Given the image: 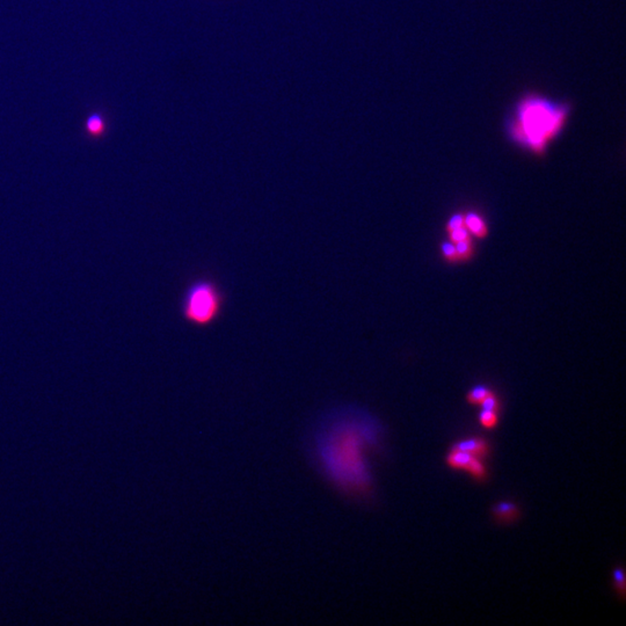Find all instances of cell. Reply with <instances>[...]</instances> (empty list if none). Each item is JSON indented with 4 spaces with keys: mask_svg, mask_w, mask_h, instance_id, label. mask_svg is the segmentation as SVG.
Listing matches in <instances>:
<instances>
[{
    "mask_svg": "<svg viewBox=\"0 0 626 626\" xmlns=\"http://www.w3.org/2000/svg\"><path fill=\"white\" fill-rule=\"evenodd\" d=\"M480 406H482L484 410H489V411L497 412V413H499V410H500V402H499L498 398L495 397L493 392L482 400Z\"/></svg>",
    "mask_w": 626,
    "mask_h": 626,
    "instance_id": "cell-16",
    "label": "cell"
},
{
    "mask_svg": "<svg viewBox=\"0 0 626 626\" xmlns=\"http://www.w3.org/2000/svg\"><path fill=\"white\" fill-rule=\"evenodd\" d=\"M86 132L88 135L93 136V137L103 136L106 132V122H105L103 116L98 112L88 116L86 120Z\"/></svg>",
    "mask_w": 626,
    "mask_h": 626,
    "instance_id": "cell-8",
    "label": "cell"
},
{
    "mask_svg": "<svg viewBox=\"0 0 626 626\" xmlns=\"http://www.w3.org/2000/svg\"><path fill=\"white\" fill-rule=\"evenodd\" d=\"M493 515L499 522L511 523L516 520L520 515V511H518L516 504L508 502V501H502L493 507Z\"/></svg>",
    "mask_w": 626,
    "mask_h": 626,
    "instance_id": "cell-5",
    "label": "cell"
},
{
    "mask_svg": "<svg viewBox=\"0 0 626 626\" xmlns=\"http://www.w3.org/2000/svg\"><path fill=\"white\" fill-rule=\"evenodd\" d=\"M473 458V455H470V453L458 451V450H451L449 455L446 456V463L453 469L465 470L466 466L469 465V463Z\"/></svg>",
    "mask_w": 626,
    "mask_h": 626,
    "instance_id": "cell-7",
    "label": "cell"
},
{
    "mask_svg": "<svg viewBox=\"0 0 626 626\" xmlns=\"http://www.w3.org/2000/svg\"><path fill=\"white\" fill-rule=\"evenodd\" d=\"M465 225V217L462 214H456L449 219V222L446 224V231L450 232L456 228H462Z\"/></svg>",
    "mask_w": 626,
    "mask_h": 626,
    "instance_id": "cell-17",
    "label": "cell"
},
{
    "mask_svg": "<svg viewBox=\"0 0 626 626\" xmlns=\"http://www.w3.org/2000/svg\"><path fill=\"white\" fill-rule=\"evenodd\" d=\"M465 470L468 473H471L477 480H484L487 477L485 465L482 464V458H478V457H473L471 462L469 463V465L466 466Z\"/></svg>",
    "mask_w": 626,
    "mask_h": 626,
    "instance_id": "cell-9",
    "label": "cell"
},
{
    "mask_svg": "<svg viewBox=\"0 0 626 626\" xmlns=\"http://www.w3.org/2000/svg\"><path fill=\"white\" fill-rule=\"evenodd\" d=\"M465 217L466 228H469L470 233L475 235V237L484 238L487 235V228H486L484 219L475 214V212H469Z\"/></svg>",
    "mask_w": 626,
    "mask_h": 626,
    "instance_id": "cell-6",
    "label": "cell"
},
{
    "mask_svg": "<svg viewBox=\"0 0 626 626\" xmlns=\"http://www.w3.org/2000/svg\"><path fill=\"white\" fill-rule=\"evenodd\" d=\"M448 233L450 236V241H453V244L458 243V241L471 239V233H470L469 228H466V225H464L462 228L448 232Z\"/></svg>",
    "mask_w": 626,
    "mask_h": 626,
    "instance_id": "cell-15",
    "label": "cell"
},
{
    "mask_svg": "<svg viewBox=\"0 0 626 626\" xmlns=\"http://www.w3.org/2000/svg\"><path fill=\"white\" fill-rule=\"evenodd\" d=\"M441 250H442V254H444V257H446V260L450 261V262L458 261L456 248H455V244H453V241H444V243H442Z\"/></svg>",
    "mask_w": 626,
    "mask_h": 626,
    "instance_id": "cell-14",
    "label": "cell"
},
{
    "mask_svg": "<svg viewBox=\"0 0 626 626\" xmlns=\"http://www.w3.org/2000/svg\"><path fill=\"white\" fill-rule=\"evenodd\" d=\"M222 308L223 295L219 286L204 279L188 286L181 304L183 318L199 328H206L217 320Z\"/></svg>",
    "mask_w": 626,
    "mask_h": 626,
    "instance_id": "cell-3",
    "label": "cell"
},
{
    "mask_svg": "<svg viewBox=\"0 0 626 626\" xmlns=\"http://www.w3.org/2000/svg\"><path fill=\"white\" fill-rule=\"evenodd\" d=\"M455 248H456L457 257H458V260L465 261L469 259L473 253V245L471 239H466V240L458 241V243H455Z\"/></svg>",
    "mask_w": 626,
    "mask_h": 626,
    "instance_id": "cell-12",
    "label": "cell"
},
{
    "mask_svg": "<svg viewBox=\"0 0 626 626\" xmlns=\"http://www.w3.org/2000/svg\"><path fill=\"white\" fill-rule=\"evenodd\" d=\"M569 110L566 103L538 94H527L517 101L508 120V132L518 144L542 153L562 132Z\"/></svg>",
    "mask_w": 626,
    "mask_h": 626,
    "instance_id": "cell-2",
    "label": "cell"
},
{
    "mask_svg": "<svg viewBox=\"0 0 626 626\" xmlns=\"http://www.w3.org/2000/svg\"><path fill=\"white\" fill-rule=\"evenodd\" d=\"M491 390L485 386H477L468 393V402L473 405H480L482 400L491 395Z\"/></svg>",
    "mask_w": 626,
    "mask_h": 626,
    "instance_id": "cell-10",
    "label": "cell"
},
{
    "mask_svg": "<svg viewBox=\"0 0 626 626\" xmlns=\"http://www.w3.org/2000/svg\"><path fill=\"white\" fill-rule=\"evenodd\" d=\"M451 450H458V451H464V453H470L473 457L478 458H484L487 456L489 451V446L487 441L480 437H471L466 440L459 441L457 444L451 446Z\"/></svg>",
    "mask_w": 626,
    "mask_h": 626,
    "instance_id": "cell-4",
    "label": "cell"
},
{
    "mask_svg": "<svg viewBox=\"0 0 626 626\" xmlns=\"http://www.w3.org/2000/svg\"><path fill=\"white\" fill-rule=\"evenodd\" d=\"M375 435L366 417L337 408L321 417L312 433V459L320 475L337 491L362 494L370 484L363 453Z\"/></svg>",
    "mask_w": 626,
    "mask_h": 626,
    "instance_id": "cell-1",
    "label": "cell"
},
{
    "mask_svg": "<svg viewBox=\"0 0 626 626\" xmlns=\"http://www.w3.org/2000/svg\"><path fill=\"white\" fill-rule=\"evenodd\" d=\"M498 421L499 417L497 412L489 411V410H484V408H482V411L479 413V422H480L482 427L487 428V429L494 428L495 426L498 424Z\"/></svg>",
    "mask_w": 626,
    "mask_h": 626,
    "instance_id": "cell-11",
    "label": "cell"
},
{
    "mask_svg": "<svg viewBox=\"0 0 626 626\" xmlns=\"http://www.w3.org/2000/svg\"><path fill=\"white\" fill-rule=\"evenodd\" d=\"M625 576H624V572L622 567H616L615 571H613V582H615V587H616V591L620 593V596L624 598V595H625Z\"/></svg>",
    "mask_w": 626,
    "mask_h": 626,
    "instance_id": "cell-13",
    "label": "cell"
}]
</instances>
